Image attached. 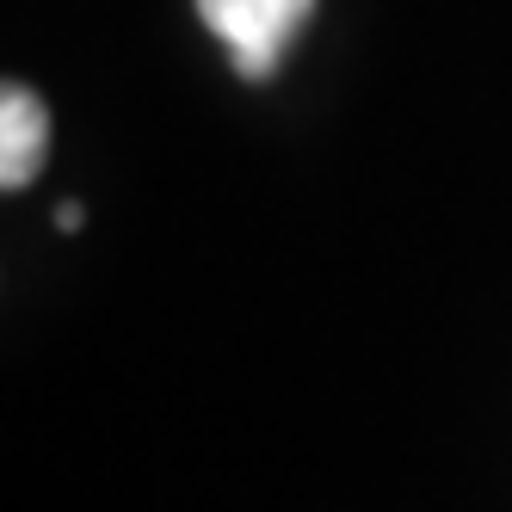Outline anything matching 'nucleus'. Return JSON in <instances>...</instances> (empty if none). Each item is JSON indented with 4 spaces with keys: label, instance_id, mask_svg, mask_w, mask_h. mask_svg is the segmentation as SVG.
Returning <instances> with one entry per match:
<instances>
[{
    "label": "nucleus",
    "instance_id": "1",
    "mask_svg": "<svg viewBox=\"0 0 512 512\" xmlns=\"http://www.w3.org/2000/svg\"><path fill=\"white\" fill-rule=\"evenodd\" d=\"M198 13L210 25V38L235 56L247 81H266L284 62L290 38L309 25L315 0H198Z\"/></svg>",
    "mask_w": 512,
    "mask_h": 512
},
{
    "label": "nucleus",
    "instance_id": "2",
    "mask_svg": "<svg viewBox=\"0 0 512 512\" xmlns=\"http://www.w3.org/2000/svg\"><path fill=\"white\" fill-rule=\"evenodd\" d=\"M44 149H50V112L31 87L13 81L0 93V186L25 192L44 167Z\"/></svg>",
    "mask_w": 512,
    "mask_h": 512
}]
</instances>
